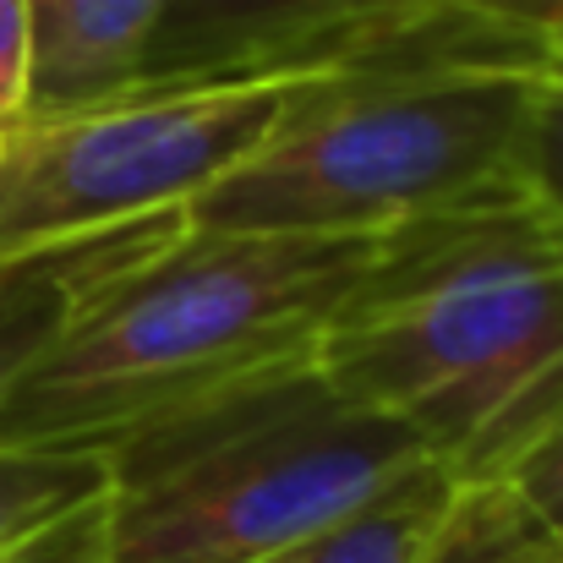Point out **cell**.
I'll list each match as a JSON object with an SVG mask.
<instances>
[{"label": "cell", "mask_w": 563, "mask_h": 563, "mask_svg": "<svg viewBox=\"0 0 563 563\" xmlns=\"http://www.w3.org/2000/svg\"><path fill=\"white\" fill-rule=\"evenodd\" d=\"M301 77L126 88L0 132V263L77 235L170 219L241 170Z\"/></svg>", "instance_id": "5b68a950"}, {"label": "cell", "mask_w": 563, "mask_h": 563, "mask_svg": "<svg viewBox=\"0 0 563 563\" xmlns=\"http://www.w3.org/2000/svg\"><path fill=\"white\" fill-rule=\"evenodd\" d=\"M421 11L427 0H170L143 38L132 88L307 77L377 60L416 49Z\"/></svg>", "instance_id": "8992f818"}, {"label": "cell", "mask_w": 563, "mask_h": 563, "mask_svg": "<svg viewBox=\"0 0 563 563\" xmlns=\"http://www.w3.org/2000/svg\"><path fill=\"white\" fill-rule=\"evenodd\" d=\"M465 482L443 465L427 460L410 476H399L394 487H383L373 504H362L356 515L268 553L257 563H438L454 509H460Z\"/></svg>", "instance_id": "9c48e42d"}, {"label": "cell", "mask_w": 563, "mask_h": 563, "mask_svg": "<svg viewBox=\"0 0 563 563\" xmlns=\"http://www.w3.org/2000/svg\"><path fill=\"white\" fill-rule=\"evenodd\" d=\"M427 443L318 362L241 383L104 454L115 563H257L427 465Z\"/></svg>", "instance_id": "277c9868"}, {"label": "cell", "mask_w": 563, "mask_h": 563, "mask_svg": "<svg viewBox=\"0 0 563 563\" xmlns=\"http://www.w3.org/2000/svg\"><path fill=\"white\" fill-rule=\"evenodd\" d=\"M170 0H38V66L27 115L126 93L148 27Z\"/></svg>", "instance_id": "ba28073f"}, {"label": "cell", "mask_w": 563, "mask_h": 563, "mask_svg": "<svg viewBox=\"0 0 563 563\" xmlns=\"http://www.w3.org/2000/svg\"><path fill=\"white\" fill-rule=\"evenodd\" d=\"M526 187L563 219V71H537L526 126Z\"/></svg>", "instance_id": "5bb4252c"}, {"label": "cell", "mask_w": 563, "mask_h": 563, "mask_svg": "<svg viewBox=\"0 0 563 563\" xmlns=\"http://www.w3.org/2000/svg\"><path fill=\"white\" fill-rule=\"evenodd\" d=\"M416 44H476L563 71V0H427Z\"/></svg>", "instance_id": "8fae6325"}, {"label": "cell", "mask_w": 563, "mask_h": 563, "mask_svg": "<svg viewBox=\"0 0 563 563\" xmlns=\"http://www.w3.org/2000/svg\"><path fill=\"white\" fill-rule=\"evenodd\" d=\"M110 493L104 454L0 449V563Z\"/></svg>", "instance_id": "30bf717a"}, {"label": "cell", "mask_w": 563, "mask_h": 563, "mask_svg": "<svg viewBox=\"0 0 563 563\" xmlns=\"http://www.w3.org/2000/svg\"><path fill=\"white\" fill-rule=\"evenodd\" d=\"M38 66V0H0V132L33 104Z\"/></svg>", "instance_id": "9a60e30c"}, {"label": "cell", "mask_w": 563, "mask_h": 563, "mask_svg": "<svg viewBox=\"0 0 563 563\" xmlns=\"http://www.w3.org/2000/svg\"><path fill=\"white\" fill-rule=\"evenodd\" d=\"M312 362L493 482L563 399V219L504 187L388 230Z\"/></svg>", "instance_id": "7a4b0ae2"}, {"label": "cell", "mask_w": 563, "mask_h": 563, "mask_svg": "<svg viewBox=\"0 0 563 563\" xmlns=\"http://www.w3.org/2000/svg\"><path fill=\"white\" fill-rule=\"evenodd\" d=\"M99 509H104V498L77 509L71 520L49 526L44 537H33L22 553H11L5 563H115L104 553V515Z\"/></svg>", "instance_id": "2e32d148"}, {"label": "cell", "mask_w": 563, "mask_h": 563, "mask_svg": "<svg viewBox=\"0 0 563 563\" xmlns=\"http://www.w3.org/2000/svg\"><path fill=\"white\" fill-rule=\"evenodd\" d=\"M438 563H563V548L531 526L504 482H465Z\"/></svg>", "instance_id": "7c38bea8"}, {"label": "cell", "mask_w": 563, "mask_h": 563, "mask_svg": "<svg viewBox=\"0 0 563 563\" xmlns=\"http://www.w3.org/2000/svg\"><path fill=\"white\" fill-rule=\"evenodd\" d=\"M493 482H504L515 493V504L531 515V526L563 548V399L548 410V421L509 454V465Z\"/></svg>", "instance_id": "4fadbf2b"}, {"label": "cell", "mask_w": 563, "mask_h": 563, "mask_svg": "<svg viewBox=\"0 0 563 563\" xmlns=\"http://www.w3.org/2000/svg\"><path fill=\"white\" fill-rule=\"evenodd\" d=\"M383 235L170 230L77 301L0 405V449L110 454L154 421L318 356Z\"/></svg>", "instance_id": "6da1fadb"}, {"label": "cell", "mask_w": 563, "mask_h": 563, "mask_svg": "<svg viewBox=\"0 0 563 563\" xmlns=\"http://www.w3.org/2000/svg\"><path fill=\"white\" fill-rule=\"evenodd\" d=\"M181 219L187 213L143 219V224L77 235V241L0 263V405L16 388V377L38 362V351L66 329L77 301L99 290L110 274H121L126 263H137L143 252H154L170 230H181Z\"/></svg>", "instance_id": "52a82bcc"}, {"label": "cell", "mask_w": 563, "mask_h": 563, "mask_svg": "<svg viewBox=\"0 0 563 563\" xmlns=\"http://www.w3.org/2000/svg\"><path fill=\"white\" fill-rule=\"evenodd\" d=\"M537 71L476 44L307 71L268 143L187 208L213 230L388 235L454 202L526 187Z\"/></svg>", "instance_id": "3957f363"}]
</instances>
